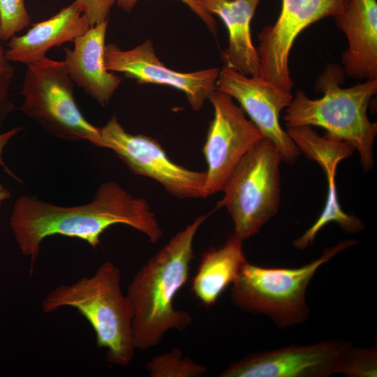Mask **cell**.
I'll use <instances>...</instances> for the list:
<instances>
[{
  "label": "cell",
  "mask_w": 377,
  "mask_h": 377,
  "mask_svg": "<svg viewBox=\"0 0 377 377\" xmlns=\"http://www.w3.org/2000/svg\"><path fill=\"white\" fill-rule=\"evenodd\" d=\"M352 341L330 339L251 353L230 364L219 377H327L339 374Z\"/></svg>",
  "instance_id": "11"
},
{
  "label": "cell",
  "mask_w": 377,
  "mask_h": 377,
  "mask_svg": "<svg viewBox=\"0 0 377 377\" xmlns=\"http://www.w3.org/2000/svg\"><path fill=\"white\" fill-rule=\"evenodd\" d=\"M11 80L8 77H0V126L14 109L9 94Z\"/></svg>",
  "instance_id": "25"
},
{
  "label": "cell",
  "mask_w": 377,
  "mask_h": 377,
  "mask_svg": "<svg viewBox=\"0 0 377 377\" xmlns=\"http://www.w3.org/2000/svg\"><path fill=\"white\" fill-rule=\"evenodd\" d=\"M339 374L348 377H374L377 375L376 346H353L345 357Z\"/></svg>",
  "instance_id": "21"
},
{
  "label": "cell",
  "mask_w": 377,
  "mask_h": 377,
  "mask_svg": "<svg viewBox=\"0 0 377 377\" xmlns=\"http://www.w3.org/2000/svg\"><path fill=\"white\" fill-rule=\"evenodd\" d=\"M208 13L218 15L228 33L221 52L223 66L247 76L259 75L258 50L253 44L251 22L260 0H196Z\"/></svg>",
  "instance_id": "17"
},
{
  "label": "cell",
  "mask_w": 377,
  "mask_h": 377,
  "mask_svg": "<svg viewBox=\"0 0 377 377\" xmlns=\"http://www.w3.org/2000/svg\"><path fill=\"white\" fill-rule=\"evenodd\" d=\"M74 83L63 61L47 57L27 65L19 110L48 134L69 141L87 140L102 147L99 128L83 116L74 98Z\"/></svg>",
  "instance_id": "7"
},
{
  "label": "cell",
  "mask_w": 377,
  "mask_h": 377,
  "mask_svg": "<svg viewBox=\"0 0 377 377\" xmlns=\"http://www.w3.org/2000/svg\"><path fill=\"white\" fill-rule=\"evenodd\" d=\"M108 19L91 27L73 42V49L64 48L62 61L73 83L96 100L107 105L119 88L121 78L109 71L105 63V42Z\"/></svg>",
  "instance_id": "15"
},
{
  "label": "cell",
  "mask_w": 377,
  "mask_h": 377,
  "mask_svg": "<svg viewBox=\"0 0 377 377\" xmlns=\"http://www.w3.org/2000/svg\"><path fill=\"white\" fill-rule=\"evenodd\" d=\"M116 224L128 226L147 236L151 243L163 231L147 201L135 198L115 182L103 183L92 201L77 206H60L34 196L15 201L10 225L21 253L37 259L41 242L52 235L75 237L96 248L101 235Z\"/></svg>",
  "instance_id": "1"
},
{
  "label": "cell",
  "mask_w": 377,
  "mask_h": 377,
  "mask_svg": "<svg viewBox=\"0 0 377 377\" xmlns=\"http://www.w3.org/2000/svg\"><path fill=\"white\" fill-rule=\"evenodd\" d=\"M105 63L109 71L123 73L140 84H158L180 90L195 111L200 110L216 90L220 72L219 68L190 73L169 68L156 55L150 40L128 50L115 44L105 45Z\"/></svg>",
  "instance_id": "13"
},
{
  "label": "cell",
  "mask_w": 377,
  "mask_h": 377,
  "mask_svg": "<svg viewBox=\"0 0 377 377\" xmlns=\"http://www.w3.org/2000/svg\"><path fill=\"white\" fill-rule=\"evenodd\" d=\"M10 197V192L0 184V205L1 202Z\"/></svg>",
  "instance_id": "28"
},
{
  "label": "cell",
  "mask_w": 377,
  "mask_h": 377,
  "mask_svg": "<svg viewBox=\"0 0 377 377\" xmlns=\"http://www.w3.org/2000/svg\"><path fill=\"white\" fill-rule=\"evenodd\" d=\"M287 133L300 152L318 164L327 182L326 202L321 214L302 235L293 241V246L299 250L306 249L313 242L320 230L332 222L337 223L346 233L355 234L362 231L364 228L363 221L341 209L336 185L338 164L352 155L355 151L354 147L346 142L326 134L321 136L309 126L289 127Z\"/></svg>",
  "instance_id": "14"
},
{
  "label": "cell",
  "mask_w": 377,
  "mask_h": 377,
  "mask_svg": "<svg viewBox=\"0 0 377 377\" xmlns=\"http://www.w3.org/2000/svg\"><path fill=\"white\" fill-rule=\"evenodd\" d=\"M138 0H115L118 6L123 10L130 12ZM194 12L214 34L216 32V22L213 16L208 13L196 0H180Z\"/></svg>",
  "instance_id": "24"
},
{
  "label": "cell",
  "mask_w": 377,
  "mask_h": 377,
  "mask_svg": "<svg viewBox=\"0 0 377 377\" xmlns=\"http://www.w3.org/2000/svg\"><path fill=\"white\" fill-rule=\"evenodd\" d=\"M344 76L339 65H327L315 85L323 96L311 99L297 90L283 119L288 128L319 126L326 130V135L348 142L358 151L362 170L367 172L374 165L377 134V124L369 120L367 110L377 91V79L343 88L340 85Z\"/></svg>",
  "instance_id": "3"
},
{
  "label": "cell",
  "mask_w": 377,
  "mask_h": 377,
  "mask_svg": "<svg viewBox=\"0 0 377 377\" xmlns=\"http://www.w3.org/2000/svg\"><path fill=\"white\" fill-rule=\"evenodd\" d=\"M277 147L263 138L240 161L218 205L225 207L233 223V235L244 241L259 232L278 212L280 163Z\"/></svg>",
  "instance_id": "6"
},
{
  "label": "cell",
  "mask_w": 377,
  "mask_h": 377,
  "mask_svg": "<svg viewBox=\"0 0 377 377\" xmlns=\"http://www.w3.org/2000/svg\"><path fill=\"white\" fill-rule=\"evenodd\" d=\"M242 242L232 235L224 244L212 248L202 256L192 280L191 290L204 306L214 305L226 288L237 279L247 262Z\"/></svg>",
  "instance_id": "19"
},
{
  "label": "cell",
  "mask_w": 377,
  "mask_h": 377,
  "mask_svg": "<svg viewBox=\"0 0 377 377\" xmlns=\"http://www.w3.org/2000/svg\"><path fill=\"white\" fill-rule=\"evenodd\" d=\"M208 216H198L177 232L130 283L126 296L133 312L135 349L145 351L156 347L168 332L183 331L191 324L190 313L175 309L174 302L188 278L195 236Z\"/></svg>",
  "instance_id": "2"
},
{
  "label": "cell",
  "mask_w": 377,
  "mask_h": 377,
  "mask_svg": "<svg viewBox=\"0 0 377 377\" xmlns=\"http://www.w3.org/2000/svg\"><path fill=\"white\" fill-rule=\"evenodd\" d=\"M15 68L8 60L6 51L0 43V77H8L13 78Z\"/></svg>",
  "instance_id": "27"
},
{
  "label": "cell",
  "mask_w": 377,
  "mask_h": 377,
  "mask_svg": "<svg viewBox=\"0 0 377 377\" xmlns=\"http://www.w3.org/2000/svg\"><path fill=\"white\" fill-rule=\"evenodd\" d=\"M216 89L235 99L251 121L280 151L283 161H297L301 152L280 124V114L291 103V91L284 90L260 75L247 76L223 66Z\"/></svg>",
  "instance_id": "12"
},
{
  "label": "cell",
  "mask_w": 377,
  "mask_h": 377,
  "mask_svg": "<svg viewBox=\"0 0 377 377\" xmlns=\"http://www.w3.org/2000/svg\"><path fill=\"white\" fill-rule=\"evenodd\" d=\"M120 281L119 268L105 261L91 276L59 285L49 292L41 306L45 313L64 306L77 309L94 330L97 346L105 349L106 360L124 367L131 362L136 349L132 334L133 312Z\"/></svg>",
  "instance_id": "4"
},
{
  "label": "cell",
  "mask_w": 377,
  "mask_h": 377,
  "mask_svg": "<svg viewBox=\"0 0 377 377\" xmlns=\"http://www.w3.org/2000/svg\"><path fill=\"white\" fill-rule=\"evenodd\" d=\"M208 99L214 118L202 148L207 165L202 198L222 191L240 161L263 138L231 96L216 89Z\"/></svg>",
  "instance_id": "9"
},
{
  "label": "cell",
  "mask_w": 377,
  "mask_h": 377,
  "mask_svg": "<svg viewBox=\"0 0 377 377\" xmlns=\"http://www.w3.org/2000/svg\"><path fill=\"white\" fill-rule=\"evenodd\" d=\"M334 18L348 43L341 55L345 75L377 79V0H349Z\"/></svg>",
  "instance_id": "16"
},
{
  "label": "cell",
  "mask_w": 377,
  "mask_h": 377,
  "mask_svg": "<svg viewBox=\"0 0 377 377\" xmlns=\"http://www.w3.org/2000/svg\"><path fill=\"white\" fill-rule=\"evenodd\" d=\"M90 27L85 15L73 2L52 17L34 24L25 34L10 38L6 57L27 66L34 64L45 59L52 47L73 41Z\"/></svg>",
  "instance_id": "18"
},
{
  "label": "cell",
  "mask_w": 377,
  "mask_h": 377,
  "mask_svg": "<svg viewBox=\"0 0 377 377\" xmlns=\"http://www.w3.org/2000/svg\"><path fill=\"white\" fill-rule=\"evenodd\" d=\"M23 128V126H17L5 133H0V165L3 167L6 172H7L12 178H14L17 181H20V179L16 175H15V174L4 163L2 158V154L3 149L8 142Z\"/></svg>",
  "instance_id": "26"
},
{
  "label": "cell",
  "mask_w": 377,
  "mask_h": 377,
  "mask_svg": "<svg viewBox=\"0 0 377 377\" xmlns=\"http://www.w3.org/2000/svg\"><path fill=\"white\" fill-rule=\"evenodd\" d=\"M357 243L356 239L342 240L300 267H265L247 261L232 284L231 301L243 311L269 317L280 328L302 325L309 316L306 291L316 272Z\"/></svg>",
  "instance_id": "5"
},
{
  "label": "cell",
  "mask_w": 377,
  "mask_h": 377,
  "mask_svg": "<svg viewBox=\"0 0 377 377\" xmlns=\"http://www.w3.org/2000/svg\"><path fill=\"white\" fill-rule=\"evenodd\" d=\"M99 132L102 147L113 151L132 172L155 180L176 198L203 197L205 172L177 164L156 139L128 133L116 115L99 128Z\"/></svg>",
  "instance_id": "8"
},
{
  "label": "cell",
  "mask_w": 377,
  "mask_h": 377,
  "mask_svg": "<svg viewBox=\"0 0 377 377\" xmlns=\"http://www.w3.org/2000/svg\"><path fill=\"white\" fill-rule=\"evenodd\" d=\"M146 369L151 377H200L207 371L205 366L184 357L179 348L152 357Z\"/></svg>",
  "instance_id": "20"
},
{
  "label": "cell",
  "mask_w": 377,
  "mask_h": 377,
  "mask_svg": "<svg viewBox=\"0 0 377 377\" xmlns=\"http://www.w3.org/2000/svg\"><path fill=\"white\" fill-rule=\"evenodd\" d=\"M81 13L85 15L91 27L108 20L115 0H75Z\"/></svg>",
  "instance_id": "23"
},
{
  "label": "cell",
  "mask_w": 377,
  "mask_h": 377,
  "mask_svg": "<svg viewBox=\"0 0 377 377\" xmlns=\"http://www.w3.org/2000/svg\"><path fill=\"white\" fill-rule=\"evenodd\" d=\"M30 22L24 0H0V40H9Z\"/></svg>",
  "instance_id": "22"
},
{
  "label": "cell",
  "mask_w": 377,
  "mask_h": 377,
  "mask_svg": "<svg viewBox=\"0 0 377 377\" xmlns=\"http://www.w3.org/2000/svg\"><path fill=\"white\" fill-rule=\"evenodd\" d=\"M349 0H282L281 10L273 25L258 35L259 75L291 91L293 81L289 57L298 35L311 24L342 12Z\"/></svg>",
  "instance_id": "10"
}]
</instances>
